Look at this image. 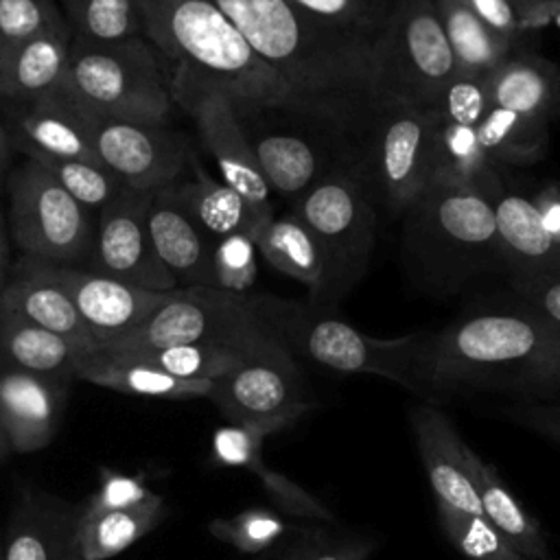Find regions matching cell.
Listing matches in <instances>:
<instances>
[{"label":"cell","mask_w":560,"mask_h":560,"mask_svg":"<svg viewBox=\"0 0 560 560\" xmlns=\"http://www.w3.org/2000/svg\"><path fill=\"white\" fill-rule=\"evenodd\" d=\"M306 105L313 120L363 142L385 107L372 42L291 0H210Z\"/></svg>","instance_id":"1"},{"label":"cell","mask_w":560,"mask_h":560,"mask_svg":"<svg viewBox=\"0 0 560 560\" xmlns=\"http://www.w3.org/2000/svg\"><path fill=\"white\" fill-rule=\"evenodd\" d=\"M420 392H499L518 400L560 398V326L525 300H490L433 332H418Z\"/></svg>","instance_id":"2"},{"label":"cell","mask_w":560,"mask_h":560,"mask_svg":"<svg viewBox=\"0 0 560 560\" xmlns=\"http://www.w3.org/2000/svg\"><path fill=\"white\" fill-rule=\"evenodd\" d=\"M144 39L171 68L182 66L217 83L241 120L282 112L315 122L306 105L247 44L210 0H138Z\"/></svg>","instance_id":"3"},{"label":"cell","mask_w":560,"mask_h":560,"mask_svg":"<svg viewBox=\"0 0 560 560\" xmlns=\"http://www.w3.org/2000/svg\"><path fill=\"white\" fill-rule=\"evenodd\" d=\"M402 217L405 258L429 287L455 291L503 267L492 203L472 186L435 175Z\"/></svg>","instance_id":"4"},{"label":"cell","mask_w":560,"mask_h":560,"mask_svg":"<svg viewBox=\"0 0 560 560\" xmlns=\"http://www.w3.org/2000/svg\"><path fill=\"white\" fill-rule=\"evenodd\" d=\"M249 300L260 328L291 357H304L346 374H374L420 392L413 374L418 332L378 339L335 315L330 306L271 293H249Z\"/></svg>","instance_id":"5"},{"label":"cell","mask_w":560,"mask_h":560,"mask_svg":"<svg viewBox=\"0 0 560 560\" xmlns=\"http://www.w3.org/2000/svg\"><path fill=\"white\" fill-rule=\"evenodd\" d=\"M59 88L96 120L166 125L173 112L166 68L144 37L112 44L72 39Z\"/></svg>","instance_id":"6"},{"label":"cell","mask_w":560,"mask_h":560,"mask_svg":"<svg viewBox=\"0 0 560 560\" xmlns=\"http://www.w3.org/2000/svg\"><path fill=\"white\" fill-rule=\"evenodd\" d=\"M291 212L313 232L324 276L306 295L317 306H335L363 278L374 243L376 210L357 164H341L291 203Z\"/></svg>","instance_id":"7"},{"label":"cell","mask_w":560,"mask_h":560,"mask_svg":"<svg viewBox=\"0 0 560 560\" xmlns=\"http://www.w3.org/2000/svg\"><path fill=\"white\" fill-rule=\"evenodd\" d=\"M372 57L385 105L433 109L457 72L433 0H394L372 42Z\"/></svg>","instance_id":"8"},{"label":"cell","mask_w":560,"mask_h":560,"mask_svg":"<svg viewBox=\"0 0 560 560\" xmlns=\"http://www.w3.org/2000/svg\"><path fill=\"white\" fill-rule=\"evenodd\" d=\"M271 337L260 328L249 293L238 295L214 287H179L131 332L101 350L127 352L179 343L228 346L252 352Z\"/></svg>","instance_id":"9"},{"label":"cell","mask_w":560,"mask_h":560,"mask_svg":"<svg viewBox=\"0 0 560 560\" xmlns=\"http://www.w3.org/2000/svg\"><path fill=\"white\" fill-rule=\"evenodd\" d=\"M359 171L372 199L405 214L438 173L435 114L402 103L385 105L361 142Z\"/></svg>","instance_id":"10"},{"label":"cell","mask_w":560,"mask_h":560,"mask_svg":"<svg viewBox=\"0 0 560 560\" xmlns=\"http://www.w3.org/2000/svg\"><path fill=\"white\" fill-rule=\"evenodd\" d=\"M9 219L24 256L77 265L90 256L94 223L83 208L44 166L26 158L9 177Z\"/></svg>","instance_id":"11"},{"label":"cell","mask_w":560,"mask_h":560,"mask_svg":"<svg viewBox=\"0 0 560 560\" xmlns=\"http://www.w3.org/2000/svg\"><path fill=\"white\" fill-rule=\"evenodd\" d=\"M208 400L234 427L260 438L295 422L315 405L295 357L273 339L249 352L230 374L217 378Z\"/></svg>","instance_id":"12"},{"label":"cell","mask_w":560,"mask_h":560,"mask_svg":"<svg viewBox=\"0 0 560 560\" xmlns=\"http://www.w3.org/2000/svg\"><path fill=\"white\" fill-rule=\"evenodd\" d=\"M166 74L173 103L192 118L221 179L241 192L260 214H273L271 188L260 173L243 120L228 94L210 79L182 66L171 68Z\"/></svg>","instance_id":"13"},{"label":"cell","mask_w":560,"mask_h":560,"mask_svg":"<svg viewBox=\"0 0 560 560\" xmlns=\"http://www.w3.org/2000/svg\"><path fill=\"white\" fill-rule=\"evenodd\" d=\"M151 192L120 188L98 212L92 238V271L112 276L133 287L168 293L177 280L158 258L151 243L147 208Z\"/></svg>","instance_id":"14"},{"label":"cell","mask_w":560,"mask_h":560,"mask_svg":"<svg viewBox=\"0 0 560 560\" xmlns=\"http://www.w3.org/2000/svg\"><path fill=\"white\" fill-rule=\"evenodd\" d=\"M96 160L136 192H155L179 179L190 153L186 140L166 125L98 120L94 131Z\"/></svg>","instance_id":"15"},{"label":"cell","mask_w":560,"mask_h":560,"mask_svg":"<svg viewBox=\"0 0 560 560\" xmlns=\"http://www.w3.org/2000/svg\"><path fill=\"white\" fill-rule=\"evenodd\" d=\"M46 267L68 291L101 348L138 328L166 298V293L147 291L77 265L46 262Z\"/></svg>","instance_id":"16"},{"label":"cell","mask_w":560,"mask_h":560,"mask_svg":"<svg viewBox=\"0 0 560 560\" xmlns=\"http://www.w3.org/2000/svg\"><path fill=\"white\" fill-rule=\"evenodd\" d=\"M96 118L74 103L59 85L33 101L11 103L9 136L26 158L96 160Z\"/></svg>","instance_id":"17"},{"label":"cell","mask_w":560,"mask_h":560,"mask_svg":"<svg viewBox=\"0 0 560 560\" xmlns=\"http://www.w3.org/2000/svg\"><path fill=\"white\" fill-rule=\"evenodd\" d=\"M0 311L20 315L31 324L61 335L85 354L101 350L92 330L81 319L72 298L48 271L44 260L31 256L20 260L0 293Z\"/></svg>","instance_id":"18"},{"label":"cell","mask_w":560,"mask_h":560,"mask_svg":"<svg viewBox=\"0 0 560 560\" xmlns=\"http://www.w3.org/2000/svg\"><path fill=\"white\" fill-rule=\"evenodd\" d=\"M77 521L79 505L42 490H22L2 534L4 560H83Z\"/></svg>","instance_id":"19"},{"label":"cell","mask_w":560,"mask_h":560,"mask_svg":"<svg viewBox=\"0 0 560 560\" xmlns=\"http://www.w3.org/2000/svg\"><path fill=\"white\" fill-rule=\"evenodd\" d=\"M68 385L31 372L0 368V424L15 453L48 446L59 429Z\"/></svg>","instance_id":"20"},{"label":"cell","mask_w":560,"mask_h":560,"mask_svg":"<svg viewBox=\"0 0 560 560\" xmlns=\"http://www.w3.org/2000/svg\"><path fill=\"white\" fill-rule=\"evenodd\" d=\"M151 243L179 287H212V243L175 197L173 184L151 192L147 208Z\"/></svg>","instance_id":"21"},{"label":"cell","mask_w":560,"mask_h":560,"mask_svg":"<svg viewBox=\"0 0 560 560\" xmlns=\"http://www.w3.org/2000/svg\"><path fill=\"white\" fill-rule=\"evenodd\" d=\"M411 429L438 503L483 516L466 470L464 440L457 435L451 420L431 402H422L411 411Z\"/></svg>","instance_id":"22"},{"label":"cell","mask_w":560,"mask_h":560,"mask_svg":"<svg viewBox=\"0 0 560 560\" xmlns=\"http://www.w3.org/2000/svg\"><path fill=\"white\" fill-rule=\"evenodd\" d=\"M501 262L510 280L560 276V249L542 228L532 199L505 188L490 201Z\"/></svg>","instance_id":"23"},{"label":"cell","mask_w":560,"mask_h":560,"mask_svg":"<svg viewBox=\"0 0 560 560\" xmlns=\"http://www.w3.org/2000/svg\"><path fill=\"white\" fill-rule=\"evenodd\" d=\"M488 92L492 107L547 122L560 118V68L536 52L514 48L488 72Z\"/></svg>","instance_id":"24"},{"label":"cell","mask_w":560,"mask_h":560,"mask_svg":"<svg viewBox=\"0 0 560 560\" xmlns=\"http://www.w3.org/2000/svg\"><path fill=\"white\" fill-rule=\"evenodd\" d=\"M247 131V129H245ZM256 162L271 192L287 201H298L311 190L332 166L308 138L282 129L247 131Z\"/></svg>","instance_id":"25"},{"label":"cell","mask_w":560,"mask_h":560,"mask_svg":"<svg viewBox=\"0 0 560 560\" xmlns=\"http://www.w3.org/2000/svg\"><path fill=\"white\" fill-rule=\"evenodd\" d=\"M77 378L114 392L162 400L208 398L214 383L177 378L138 357L107 350H98L90 357H83L77 363Z\"/></svg>","instance_id":"26"},{"label":"cell","mask_w":560,"mask_h":560,"mask_svg":"<svg viewBox=\"0 0 560 560\" xmlns=\"http://www.w3.org/2000/svg\"><path fill=\"white\" fill-rule=\"evenodd\" d=\"M464 462L468 477L475 486V492L479 497L483 518L494 529H499V534L527 560H551L549 545L545 540L540 523L512 494V490L499 477L497 468L486 464L466 442Z\"/></svg>","instance_id":"27"},{"label":"cell","mask_w":560,"mask_h":560,"mask_svg":"<svg viewBox=\"0 0 560 560\" xmlns=\"http://www.w3.org/2000/svg\"><path fill=\"white\" fill-rule=\"evenodd\" d=\"M90 357L57 332L0 311V368H13L70 385L77 363Z\"/></svg>","instance_id":"28"},{"label":"cell","mask_w":560,"mask_h":560,"mask_svg":"<svg viewBox=\"0 0 560 560\" xmlns=\"http://www.w3.org/2000/svg\"><path fill=\"white\" fill-rule=\"evenodd\" d=\"M175 197L190 219L210 238H225L245 234L252 238L254 230L273 214H260L241 192L228 186L223 179L208 175L197 162H192V177L173 184Z\"/></svg>","instance_id":"29"},{"label":"cell","mask_w":560,"mask_h":560,"mask_svg":"<svg viewBox=\"0 0 560 560\" xmlns=\"http://www.w3.org/2000/svg\"><path fill=\"white\" fill-rule=\"evenodd\" d=\"M72 33H44L0 59V98L24 103L52 92L70 59Z\"/></svg>","instance_id":"30"},{"label":"cell","mask_w":560,"mask_h":560,"mask_svg":"<svg viewBox=\"0 0 560 560\" xmlns=\"http://www.w3.org/2000/svg\"><path fill=\"white\" fill-rule=\"evenodd\" d=\"M262 258L280 273L302 282L313 293L324 276V256L313 232L293 214L265 219L252 234Z\"/></svg>","instance_id":"31"},{"label":"cell","mask_w":560,"mask_h":560,"mask_svg":"<svg viewBox=\"0 0 560 560\" xmlns=\"http://www.w3.org/2000/svg\"><path fill=\"white\" fill-rule=\"evenodd\" d=\"M168 508L162 497L155 501L129 508L107 510L98 514H81L77 521V547L83 560H112L114 556L129 549L133 542L155 529L166 516Z\"/></svg>","instance_id":"32"},{"label":"cell","mask_w":560,"mask_h":560,"mask_svg":"<svg viewBox=\"0 0 560 560\" xmlns=\"http://www.w3.org/2000/svg\"><path fill=\"white\" fill-rule=\"evenodd\" d=\"M260 435H254L245 429H232L221 431L217 435V453L221 459L230 464H241L249 468L258 481L262 483L265 492L273 499V503L289 514L304 516V518H317V521H332V514L326 505H322L313 494H308L304 488H300L289 477H282L278 470L265 466L258 453Z\"/></svg>","instance_id":"33"},{"label":"cell","mask_w":560,"mask_h":560,"mask_svg":"<svg viewBox=\"0 0 560 560\" xmlns=\"http://www.w3.org/2000/svg\"><path fill=\"white\" fill-rule=\"evenodd\" d=\"M549 125L547 120L490 105L483 120L477 125V136L494 168L523 166L545 158Z\"/></svg>","instance_id":"34"},{"label":"cell","mask_w":560,"mask_h":560,"mask_svg":"<svg viewBox=\"0 0 560 560\" xmlns=\"http://www.w3.org/2000/svg\"><path fill=\"white\" fill-rule=\"evenodd\" d=\"M455 68L464 72H490L497 68L516 44L490 31L464 0H433Z\"/></svg>","instance_id":"35"},{"label":"cell","mask_w":560,"mask_h":560,"mask_svg":"<svg viewBox=\"0 0 560 560\" xmlns=\"http://www.w3.org/2000/svg\"><path fill=\"white\" fill-rule=\"evenodd\" d=\"M435 175L468 184L488 201H492L503 190L499 173L479 142L477 127L448 122L435 116Z\"/></svg>","instance_id":"36"},{"label":"cell","mask_w":560,"mask_h":560,"mask_svg":"<svg viewBox=\"0 0 560 560\" xmlns=\"http://www.w3.org/2000/svg\"><path fill=\"white\" fill-rule=\"evenodd\" d=\"M72 39L112 44L144 37L138 0H59Z\"/></svg>","instance_id":"37"},{"label":"cell","mask_w":560,"mask_h":560,"mask_svg":"<svg viewBox=\"0 0 560 560\" xmlns=\"http://www.w3.org/2000/svg\"><path fill=\"white\" fill-rule=\"evenodd\" d=\"M125 354L138 357V359H142V361H147V363H151V365H155V368H160L166 374L177 376V378L217 381V378L230 374L234 368H238L249 352L228 348V346L179 343V346H164V348L127 350Z\"/></svg>","instance_id":"38"},{"label":"cell","mask_w":560,"mask_h":560,"mask_svg":"<svg viewBox=\"0 0 560 560\" xmlns=\"http://www.w3.org/2000/svg\"><path fill=\"white\" fill-rule=\"evenodd\" d=\"M44 166L83 208H103L122 186L120 182L98 162L81 158H31Z\"/></svg>","instance_id":"39"},{"label":"cell","mask_w":560,"mask_h":560,"mask_svg":"<svg viewBox=\"0 0 560 560\" xmlns=\"http://www.w3.org/2000/svg\"><path fill=\"white\" fill-rule=\"evenodd\" d=\"M44 33H70L55 0H0V59Z\"/></svg>","instance_id":"40"},{"label":"cell","mask_w":560,"mask_h":560,"mask_svg":"<svg viewBox=\"0 0 560 560\" xmlns=\"http://www.w3.org/2000/svg\"><path fill=\"white\" fill-rule=\"evenodd\" d=\"M313 18L374 42L394 0H291Z\"/></svg>","instance_id":"41"},{"label":"cell","mask_w":560,"mask_h":560,"mask_svg":"<svg viewBox=\"0 0 560 560\" xmlns=\"http://www.w3.org/2000/svg\"><path fill=\"white\" fill-rule=\"evenodd\" d=\"M210 534L243 553H258L287 534L284 521L265 508H249L230 518H212Z\"/></svg>","instance_id":"42"},{"label":"cell","mask_w":560,"mask_h":560,"mask_svg":"<svg viewBox=\"0 0 560 560\" xmlns=\"http://www.w3.org/2000/svg\"><path fill=\"white\" fill-rule=\"evenodd\" d=\"M490 109L488 72L457 70L440 92L433 112L438 118L477 127Z\"/></svg>","instance_id":"43"},{"label":"cell","mask_w":560,"mask_h":560,"mask_svg":"<svg viewBox=\"0 0 560 560\" xmlns=\"http://www.w3.org/2000/svg\"><path fill=\"white\" fill-rule=\"evenodd\" d=\"M256 245L245 234L217 238L212 243V287L247 295L258 278Z\"/></svg>","instance_id":"44"},{"label":"cell","mask_w":560,"mask_h":560,"mask_svg":"<svg viewBox=\"0 0 560 560\" xmlns=\"http://www.w3.org/2000/svg\"><path fill=\"white\" fill-rule=\"evenodd\" d=\"M160 494L140 479L103 468L98 490L81 505V514H98L107 510H129L155 501Z\"/></svg>","instance_id":"45"},{"label":"cell","mask_w":560,"mask_h":560,"mask_svg":"<svg viewBox=\"0 0 560 560\" xmlns=\"http://www.w3.org/2000/svg\"><path fill=\"white\" fill-rule=\"evenodd\" d=\"M503 416L514 424L534 431L560 446V402L556 400H516L503 407Z\"/></svg>","instance_id":"46"},{"label":"cell","mask_w":560,"mask_h":560,"mask_svg":"<svg viewBox=\"0 0 560 560\" xmlns=\"http://www.w3.org/2000/svg\"><path fill=\"white\" fill-rule=\"evenodd\" d=\"M514 295L560 326V276L510 280Z\"/></svg>","instance_id":"47"},{"label":"cell","mask_w":560,"mask_h":560,"mask_svg":"<svg viewBox=\"0 0 560 560\" xmlns=\"http://www.w3.org/2000/svg\"><path fill=\"white\" fill-rule=\"evenodd\" d=\"M464 2L499 37L516 44V39L523 35L521 15L510 0H464Z\"/></svg>","instance_id":"48"},{"label":"cell","mask_w":560,"mask_h":560,"mask_svg":"<svg viewBox=\"0 0 560 560\" xmlns=\"http://www.w3.org/2000/svg\"><path fill=\"white\" fill-rule=\"evenodd\" d=\"M374 551L370 538H317L308 560H368Z\"/></svg>","instance_id":"49"},{"label":"cell","mask_w":560,"mask_h":560,"mask_svg":"<svg viewBox=\"0 0 560 560\" xmlns=\"http://www.w3.org/2000/svg\"><path fill=\"white\" fill-rule=\"evenodd\" d=\"M532 201L540 214L545 232L560 249V182H547L540 186Z\"/></svg>","instance_id":"50"},{"label":"cell","mask_w":560,"mask_h":560,"mask_svg":"<svg viewBox=\"0 0 560 560\" xmlns=\"http://www.w3.org/2000/svg\"><path fill=\"white\" fill-rule=\"evenodd\" d=\"M549 24H556L560 28V0H538L527 11L521 13L523 33L538 31Z\"/></svg>","instance_id":"51"},{"label":"cell","mask_w":560,"mask_h":560,"mask_svg":"<svg viewBox=\"0 0 560 560\" xmlns=\"http://www.w3.org/2000/svg\"><path fill=\"white\" fill-rule=\"evenodd\" d=\"M317 538H319L317 534H306V536H302L300 540H295V542L289 547V551H287L280 560H308V556H311V551H313Z\"/></svg>","instance_id":"52"},{"label":"cell","mask_w":560,"mask_h":560,"mask_svg":"<svg viewBox=\"0 0 560 560\" xmlns=\"http://www.w3.org/2000/svg\"><path fill=\"white\" fill-rule=\"evenodd\" d=\"M11 151H13V142H11V136L7 131V125L0 120V182L11 164Z\"/></svg>","instance_id":"53"},{"label":"cell","mask_w":560,"mask_h":560,"mask_svg":"<svg viewBox=\"0 0 560 560\" xmlns=\"http://www.w3.org/2000/svg\"><path fill=\"white\" fill-rule=\"evenodd\" d=\"M7 262H9V247H7L4 221H2V214H0V293L7 284Z\"/></svg>","instance_id":"54"},{"label":"cell","mask_w":560,"mask_h":560,"mask_svg":"<svg viewBox=\"0 0 560 560\" xmlns=\"http://www.w3.org/2000/svg\"><path fill=\"white\" fill-rule=\"evenodd\" d=\"M11 451H13V448H11V442H9V438H7V433H4V429H2V424H0V464L9 457Z\"/></svg>","instance_id":"55"},{"label":"cell","mask_w":560,"mask_h":560,"mask_svg":"<svg viewBox=\"0 0 560 560\" xmlns=\"http://www.w3.org/2000/svg\"><path fill=\"white\" fill-rule=\"evenodd\" d=\"M510 2L514 4V9H516V11H518V15H521L523 11H527V9H529L532 4H536L538 0H510Z\"/></svg>","instance_id":"56"},{"label":"cell","mask_w":560,"mask_h":560,"mask_svg":"<svg viewBox=\"0 0 560 560\" xmlns=\"http://www.w3.org/2000/svg\"><path fill=\"white\" fill-rule=\"evenodd\" d=\"M0 560H4V556H2V536H0Z\"/></svg>","instance_id":"57"}]
</instances>
